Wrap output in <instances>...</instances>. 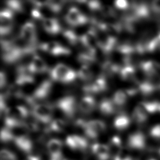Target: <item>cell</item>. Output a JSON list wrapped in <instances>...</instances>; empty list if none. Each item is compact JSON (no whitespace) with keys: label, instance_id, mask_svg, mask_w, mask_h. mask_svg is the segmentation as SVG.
Instances as JSON below:
<instances>
[{"label":"cell","instance_id":"4","mask_svg":"<svg viewBox=\"0 0 160 160\" xmlns=\"http://www.w3.org/2000/svg\"><path fill=\"white\" fill-rule=\"evenodd\" d=\"M66 22L71 26H80L86 24L89 19L75 6L71 7L65 15Z\"/></svg>","mask_w":160,"mask_h":160},{"label":"cell","instance_id":"31","mask_svg":"<svg viewBox=\"0 0 160 160\" xmlns=\"http://www.w3.org/2000/svg\"><path fill=\"white\" fill-rule=\"evenodd\" d=\"M0 80H1V82H0V85H1V88H2L3 87L5 88V86H6V74L5 73L3 72V71H1V75H0Z\"/></svg>","mask_w":160,"mask_h":160},{"label":"cell","instance_id":"34","mask_svg":"<svg viewBox=\"0 0 160 160\" xmlns=\"http://www.w3.org/2000/svg\"><path fill=\"white\" fill-rule=\"evenodd\" d=\"M158 152H159V155H160V148L159 149V150H158Z\"/></svg>","mask_w":160,"mask_h":160},{"label":"cell","instance_id":"3","mask_svg":"<svg viewBox=\"0 0 160 160\" xmlns=\"http://www.w3.org/2000/svg\"><path fill=\"white\" fill-rule=\"evenodd\" d=\"M31 112L37 121L47 124L51 122L53 107L48 104H37L32 107Z\"/></svg>","mask_w":160,"mask_h":160},{"label":"cell","instance_id":"8","mask_svg":"<svg viewBox=\"0 0 160 160\" xmlns=\"http://www.w3.org/2000/svg\"><path fill=\"white\" fill-rule=\"evenodd\" d=\"M66 144L72 150L86 151L89 143L88 140L84 136L78 134H71L66 136Z\"/></svg>","mask_w":160,"mask_h":160},{"label":"cell","instance_id":"2","mask_svg":"<svg viewBox=\"0 0 160 160\" xmlns=\"http://www.w3.org/2000/svg\"><path fill=\"white\" fill-rule=\"evenodd\" d=\"M52 106L64 117L72 118L75 115L78 104L74 96H66L58 99Z\"/></svg>","mask_w":160,"mask_h":160},{"label":"cell","instance_id":"6","mask_svg":"<svg viewBox=\"0 0 160 160\" xmlns=\"http://www.w3.org/2000/svg\"><path fill=\"white\" fill-rule=\"evenodd\" d=\"M52 84L51 79L43 80L35 89L32 94L30 96L31 100L34 104L37 102L45 99L51 93L52 91Z\"/></svg>","mask_w":160,"mask_h":160},{"label":"cell","instance_id":"25","mask_svg":"<svg viewBox=\"0 0 160 160\" xmlns=\"http://www.w3.org/2000/svg\"><path fill=\"white\" fill-rule=\"evenodd\" d=\"M159 102L158 101H144L138 103V105L141 106L148 114H153L158 112Z\"/></svg>","mask_w":160,"mask_h":160},{"label":"cell","instance_id":"13","mask_svg":"<svg viewBox=\"0 0 160 160\" xmlns=\"http://www.w3.org/2000/svg\"><path fill=\"white\" fill-rule=\"evenodd\" d=\"M139 68L145 75L151 78L159 72L160 64L154 61H142L139 63Z\"/></svg>","mask_w":160,"mask_h":160},{"label":"cell","instance_id":"5","mask_svg":"<svg viewBox=\"0 0 160 160\" xmlns=\"http://www.w3.org/2000/svg\"><path fill=\"white\" fill-rule=\"evenodd\" d=\"M39 48L41 51L54 56H68L71 53V51L68 48L59 42L54 41L41 43L39 46Z\"/></svg>","mask_w":160,"mask_h":160},{"label":"cell","instance_id":"14","mask_svg":"<svg viewBox=\"0 0 160 160\" xmlns=\"http://www.w3.org/2000/svg\"><path fill=\"white\" fill-rule=\"evenodd\" d=\"M62 146V144L61 141L56 138H52L47 142L46 148L51 159L58 158L62 156L61 152Z\"/></svg>","mask_w":160,"mask_h":160},{"label":"cell","instance_id":"19","mask_svg":"<svg viewBox=\"0 0 160 160\" xmlns=\"http://www.w3.org/2000/svg\"><path fill=\"white\" fill-rule=\"evenodd\" d=\"M108 84L106 78L101 75L91 84V93H99L107 90Z\"/></svg>","mask_w":160,"mask_h":160},{"label":"cell","instance_id":"21","mask_svg":"<svg viewBox=\"0 0 160 160\" xmlns=\"http://www.w3.org/2000/svg\"><path fill=\"white\" fill-rule=\"evenodd\" d=\"M119 76L122 80L135 81L136 76L135 67L132 66H123L119 71Z\"/></svg>","mask_w":160,"mask_h":160},{"label":"cell","instance_id":"32","mask_svg":"<svg viewBox=\"0 0 160 160\" xmlns=\"http://www.w3.org/2000/svg\"><path fill=\"white\" fill-rule=\"evenodd\" d=\"M24 160H41L40 156L38 155H35V154H29L28 155Z\"/></svg>","mask_w":160,"mask_h":160},{"label":"cell","instance_id":"9","mask_svg":"<svg viewBox=\"0 0 160 160\" xmlns=\"http://www.w3.org/2000/svg\"><path fill=\"white\" fill-rule=\"evenodd\" d=\"M79 39L84 49L96 50L99 47L96 31L92 27H91L86 32L81 35Z\"/></svg>","mask_w":160,"mask_h":160},{"label":"cell","instance_id":"1","mask_svg":"<svg viewBox=\"0 0 160 160\" xmlns=\"http://www.w3.org/2000/svg\"><path fill=\"white\" fill-rule=\"evenodd\" d=\"M49 75L51 80L62 83H70L76 78L77 72L64 64L58 63L49 71Z\"/></svg>","mask_w":160,"mask_h":160},{"label":"cell","instance_id":"36","mask_svg":"<svg viewBox=\"0 0 160 160\" xmlns=\"http://www.w3.org/2000/svg\"><path fill=\"white\" fill-rule=\"evenodd\" d=\"M159 88H160V83H159Z\"/></svg>","mask_w":160,"mask_h":160},{"label":"cell","instance_id":"30","mask_svg":"<svg viewBox=\"0 0 160 160\" xmlns=\"http://www.w3.org/2000/svg\"><path fill=\"white\" fill-rule=\"evenodd\" d=\"M151 8L154 12L156 13H160V0L154 1L151 3Z\"/></svg>","mask_w":160,"mask_h":160},{"label":"cell","instance_id":"15","mask_svg":"<svg viewBox=\"0 0 160 160\" xmlns=\"http://www.w3.org/2000/svg\"><path fill=\"white\" fill-rule=\"evenodd\" d=\"M91 151L98 160H108L111 157L109 148L107 144L94 143L91 146Z\"/></svg>","mask_w":160,"mask_h":160},{"label":"cell","instance_id":"26","mask_svg":"<svg viewBox=\"0 0 160 160\" xmlns=\"http://www.w3.org/2000/svg\"><path fill=\"white\" fill-rule=\"evenodd\" d=\"M65 127L66 123L62 119L60 118L54 119L49 124V133L50 134L51 132H60L64 129Z\"/></svg>","mask_w":160,"mask_h":160},{"label":"cell","instance_id":"33","mask_svg":"<svg viewBox=\"0 0 160 160\" xmlns=\"http://www.w3.org/2000/svg\"><path fill=\"white\" fill-rule=\"evenodd\" d=\"M64 160H73V159H69V158H64Z\"/></svg>","mask_w":160,"mask_h":160},{"label":"cell","instance_id":"12","mask_svg":"<svg viewBox=\"0 0 160 160\" xmlns=\"http://www.w3.org/2000/svg\"><path fill=\"white\" fill-rule=\"evenodd\" d=\"M29 71L33 74L34 73H44L49 70L45 61L38 54H35L28 66Z\"/></svg>","mask_w":160,"mask_h":160},{"label":"cell","instance_id":"18","mask_svg":"<svg viewBox=\"0 0 160 160\" xmlns=\"http://www.w3.org/2000/svg\"><path fill=\"white\" fill-rule=\"evenodd\" d=\"M13 141L17 148L24 152L29 153L32 150L33 144L28 135L16 138Z\"/></svg>","mask_w":160,"mask_h":160},{"label":"cell","instance_id":"11","mask_svg":"<svg viewBox=\"0 0 160 160\" xmlns=\"http://www.w3.org/2000/svg\"><path fill=\"white\" fill-rule=\"evenodd\" d=\"M43 29L50 35L58 34L61 31V25L59 20L54 18H45L41 21Z\"/></svg>","mask_w":160,"mask_h":160},{"label":"cell","instance_id":"10","mask_svg":"<svg viewBox=\"0 0 160 160\" xmlns=\"http://www.w3.org/2000/svg\"><path fill=\"white\" fill-rule=\"evenodd\" d=\"M127 145L131 149L142 150L146 146V138L144 134L140 132H134L128 138Z\"/></svg>","mask_w":160,"mask_h":160},{"label":"cell","instance_id":"22","mask_svg":"<svg viewBox=\"0 0 160 160\" xmlns=\"http://www.w3.org/2000/svg\"><path fill=\"white\" fill-rule=\"evenodd\" d=\"M148 113L138 104L134 108L132 113V119L138 124H142L148 119Z\"/></svg>","mask_w":160,"mask_h":160},{"label":"cell","instance_id":"27","mask_svg":"<svg viewBox=\"0 0 160 160\" xmlns=\"http://www.w3.org/2000/svg\"><path fill=\"white\" fill-rule=\"evenodd\" d=\"M1 140L5 143L14 141V137L9 128L6 127L2 128L1 131Z\"/></svg>","mask_w":160,"mask_h":160},{"label":"cell","instance_id":"37","mask_svg":"<svg viewBox=\"0 0 160 160\" xmlns=\"http://www.w3.org/2000/svg\"><path fill=\"white\" fill-rule=\"evenodd\" d=\"M50 160H51V159H50Z\"/></svg>","mask_w":160,"mask_h":160},{"label":"cell","instance_id":"17","mask_svg":"<svg viewBox=\"0 0 160 160\" xmlns=\"http://www.w3.org/2000/svg\"><path fill=\"white\" fill-rule=\"evenodd\" d=\"M100 112L104 116H110L117 111L118 106L115 105L112 99L104 98L101 100L98 105Z\"/></svg>","mask_w":160,"mask_h":160},{"label":"cell","instance_id":"28","mask_svg":"<svg viewBox=\"0 0 160 160\" xmlns=\"http://www.w3.org/2000/svg\"><path fill=\"white\" fill-rule=\"evenodd\" d=\"M129 2L126 0H118L114 2V6L120 10L126 11L129 7Z\"/></svg>","mask_w":160,"mask_h":160},{"label":"cell","instance_id":"20","mask_svg":"<svg viewBox=\"0 0 160 160\" xmlns=\"http://www.w3.org/2000/svg\"><path fill=\"white\" fill-rule=\"evenodd\" d=\"M130 122L131 120L129 116L124 112H121L115 118L113 121V126L118 131H123L129 126Z\"/></svg>","mask_w":160,"mask_h":160},{"label":"cell","instance_id":"29","mask_svg":"<svg viewBox=\"0 0 160 160\" xmlns=\"http://www.w3.org/2000/svg\"><path fill=\"white\" fill-rule=\"evenodd\" d=\"M149 134L153 138L156 139H160V124L154 125L152 127Z\"/></svg>","mask_w":160,"mask_h":160},{"label":"cell","instance_id":"23","mask_svg":"<svg viewBox=\"0 0 160 160\" xmlns=\"http://www.w3.org/2000/svg\"><path fill=\"white\" fill-rule=\"evenodd\" d=\"M128 98L125 89H119L114 92L112 100L116 106L121 107L126 104Z\"/></svg>","mask_w":160,"mask_h":160},{"label":"cell","instance_id":"24","mask_svg":"<svg viewBox=\"0 0 160 160\" xmlns=\"http://www.w3.org/2000/svg\"><path fill=\"white\" fill-rule=\"evenodd\" d=\"M93 72L90 66L82 65L77 72V77L83 81H91L93 78Z\"/></svg>","mask_w":160,"mask_h":160},{"label":"cell","instance_id":"7","mask_svg":"<svg viewBox=\"0 0 160 160\" xmlns=\"http://www.w3.org/2000/svg\"><path fill=\"white\" fill-rule=\"evenodd\" d=\"M19 36L29 44L36 47L38 46V38L36 27L33 22H25L21 28Z\"/></svg>","mask_w":160,"mask_h":160},{"label":"cell","instance_id":"16","mask_svg":"<svg viewBox=\"0 0 160 160\" xmlns=\"http://www.w3.org/2000/svg\"><path fill=\"white\" fill-rule=\"evenodd\" d=\"M96 101L94 98L90 95H86L83 96L79 104L78 108L80 111L85 114L91 113L95 108Z\"/></svg>","mask_w":160,"mask_h":160},{"label":"cell","instance_id":"35","mask_svg":"<svg viewBox=\"0 0 160 160\" xmlns=\"http://www.w3.org/2000/svg\"><path fill=\"white\" fill-rule=\"evenodd\" d=\"M149 160H156V159H149Z\"/></svg>","mask_w":160,"mask_h":160}]
</instances>
